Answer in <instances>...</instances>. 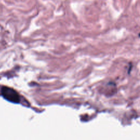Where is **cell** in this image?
Here are the masks:
<instances>
[{
  "label": "cell",
  "instance_id": "obj_1",
  "mask_svg": "<svg viewBox=\"0 0 140 140\" xmlns=\"http://www.w3.org/2000/svg\"><path fill=\"white\" fill-rule=\"evenodd\" d=\"M1 92L3 97L7 100L13 103L20 102V95L12 88L4 86L1 89Z\"/></svg>",
  "mask_w": 140,
  "mask_h": 140
}]
</instances>
